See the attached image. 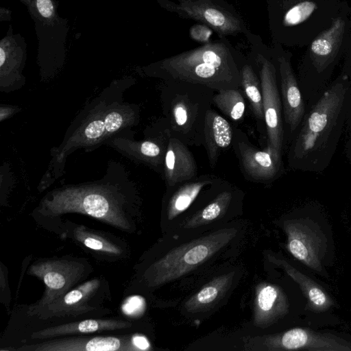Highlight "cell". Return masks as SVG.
<instances>
[{
  "mask_svg": "<svg viewBox=\"0 0 351 351\" xmlns=\"http://www.w3.org/2000/svg\"><path fill=\"white\" fill-rule=\"evenodd\" d=\"M349 94L346 80L338 81L314 105L291 138L287 156L291 169L321 172L327 168L341 136Z\"/></svg>",
  "mask_w": 351,
  "mask_h": 351,
  "instance_id": "1",
  "label": "cell"
},
{
  "mask_svg": "<svg viewBox=\"0 0 351 351\" xmlns=\"http://www.w3.org/2000/svg\"><path fill=\"white\" fill-rule=\"evenodd\" d=\"M113 89L108 88L88 104L71 125L62 143L52 151L49 169L40 184L61 176L66 158L77 149L91 150L115 136L125 134L139 121V108L121 100Z\"/></svg>",
  "mask_w": 351,
  "mask_h": 351,
  "instance_id": "2",
  "label": "cell"
},
{
  "mask_svg": "<svg viewBox=\"0 0 351 351\" xmlns=\"http://www.w3.org/2000/svg\"><path fill=\"white\" fill-rule=\"evenodd\" d=\"M115 178L77 184H67L48 193L38 210L45 215L81 213L99 219L123 230L130 223L126 211L129 206L126 182Z\"/></svg>",
  "mask_w": 351,
  "mask_h": 351,
  "instance_id": "3",
  "label": "cell"
},
{
  "mask_svg": "<svg viewBox=\"0 0 351 351\" xmlns=\"http://www.w3.org/2000/svg\"><path fill=\"white\" fill-rule=\"evenodd\" d=\"M279 225L286 236L285 247L312 274L326 280L336 263L332 226L324 209L308 204L285 215Z\"/></svg>",
  "mask_w": 351,
  "mask_h": 351,
  "instance_id": "4",
  "label": "cell"
},
{
  "mask_svg": "<svg viewBox=\"0 0 351 351\" xmlns=\"http://www.w3.org/2000/svg\"><path fill=\"white\" fill-rule=\"evenodd\" d=\"M243 61L228 45L213 43L168 58L152 72L163 80L202 84L215 91L241 88Z\"/></svg>",
  "mask_w": 351,
  "mask_h": 351,
  "instance_id": "5",
  "label": "cell"
},
{
  "mask_svg": "<svg viewBox=\"0 0 351 351\" xmlns=\"http://www.w3.org/2000/svg\"><path fill=\"white\" fill-rule=\"evenodd\" d=\"M164 81L162 110L171 136L188 146H202L204 120L216 91L198 84Z\"/></svg>",
  "mask_w": 351,
  "mask_h": 351,
  "instance_id": "6",
  "label": "cell"
},
{
  "mask_svg": "<svg viewBox=\"0 0 351 351\" xmlns=\"http://www.w3.org/2000/svg\"><path fill=\"white\" fill-rule=\"evenodd\" d=\"M237 233L236 228H223L170 249L149 267L148 285H162L197 268L220 252Z\"/></svg>",
  "mask_w": 351,
  "mask_h": 351,
  "instance_id": "7",
  "label": "cell"
},
{
  "mask_svg": "<svg viewBox=\"0 0 351 351\" xmlns=\"http://www.w3.org/2000/svg\"><path fill=\"white\" fill-rule=\"evenodd\" d=\"M271 261L295 281L306 301V313L309 326L324 328L341 324L335 314L339 305L331 292L311 272L297 267L280 255L270 256Z\"/></svg>",
  "mask_w": 351,
  "mask_h": 351,
  "instance_id": "8",
  "label": "cell"
},
{
  "mask_svg": "<svg viewBox=\"0 0 351 351\" xmlns=\"http://www.w3.org/2000/svg\"><path fill=\"white\" fill-rule=\"evenodd\" d=\"M244 192L236 185L221 178L204 189L190 213L182 223L184 230H191L238 214L242 208Z\"/></svg>",
  "mask_w": 351,
  "mask_h": 351,
  "instance_id": "9",
  "label": "cell"
},
{
  "mask_svg": "<svg viewBox=\"0 0 351 351\" xmlns=\"http://www.w3.org/2000/svg\"><path fill=\"white\" fill-rule=\"evenodd\" d=\"M256 62L263 93L265 148L274 156L282 158L286 133L277 68L261 54L257 56Z\"/></svg>",
  "mask_w": 351,
  "mask_h": 351,
  "instance_id": "10",
  "label": "cell"
},
{
  "mask_svg": "<svg viewBox=\"0 0 351 351\" xmlns=\"http://www.w3.org/2000/svg\"><path fill=\"white\" fill-rule=\"evenodd\" d=\"M170 131L163 117L147 127L145 138L135 141L123 135L110 140L107 145L134 162L143 164L162 176Z\"/></svg>",
  "mask_w": 351,
  "mask_h": 351,
  "instance_id": "11",
  "label": "cell"
},
{
  "mask_svg": "<svg viewBox=\"0 0 351 351\" xmlns=\"http://www.w3.org/2000/svg\"><path fill=\"white\" fill-rule=\"evenodd\" d=\"M269 350L351 351V335L330 329L296 326L267 340Z\"/></svg>",
  "mask_w": 351,
  "mask_h": 351,
  "instance_id": "12",
  "label": "cell"
},
{
  "mask_svg": "<svg viewBox=\"0 0 351 351\" xmlns=\"http://www.w3.org/2000/svg\"><path fill=\"white\" fill-rule=\"evenodd\" d=\"M232 148L241 172L247 181L269 184L284 172L282 158L274 156L266 148L263 150L258 149L247 134L236 126Z\"/></svg>",
  "mask_w": 351,
  "mask_h": 351,
  "instance_id": "13",
  "label": "cell"
},
{
  "mask_svg": "<svg viewBox=\"0 0 351 351\" xmlns=\"http://www.w3.org/2000/svg\"><path fill=\"white\" fill-rule=\"evenodd\" d=\"M280 94L282 105L286 136L289 139L299 128L305 114L304 104L289 59L285 56L277 59Z\"/></svg>",
  "mask_w": 351,
  "mask_h": 351,
  "instance_id": "14",
  "label": "cell"
},
{
  "mask_svg": "<svg viewBox=\"0 0 351 351\" xmlns=\"http://www.w3.org/2000/svg\"><path fill=\"white\" fill-rule=\"evenodd\" d=\"M34 275L41 278L46 285V291L40 304H51L77 281L82 269L75 263L48 261L34 265L31 268Z\"/></svg>",
  "mask_w": 351,
  "mask_h": 351,
  "instance_id": "15",
  "label": "cell"
},
{
  "mask_svg": "<svg viewBox=\"0 0 351 351\" xmlns=\"http://www.w3.org/2000/svg\"><path fill=\"white\" fill-rule=\"evenodd\" d=\"M221 178L213 174H202L167 188L163 201L167 219L171 221L189 210L202 191Z\"/></svg>",
  "mask_w": 351,
  "mask_h": 351,
  "instance_id": "16",
  "label": "cell"
},
{
  "mask_svg": "<svg viewBox=\"0 0 351 351\" xmlns=\"http://www.w3.org/2000/svg\"><path fill=\"white\" fill-rule=\"evenodd\" d=\"M173 8L180 15L202 22L219 34H233L241 31L237 18L210 1H184Z\"/></svg>",
  "mask_w": 351,
  "mask_h": 351,
  "instance_id": "17",
  "label": "cell"
},
{
  "mask_svg": "<svg viewBox=\"0 0 351 351\" xmlns=\"http://www.w3.org/2000/svg\"><path fill=\"white\" fill-rule=\"evenodd\" d=\"M19 350L35 351H116L138 350L133 337H73L46 341L21 348Z\"/></svg>",
  "mask_w": 351,
  "mask_h": 351,
  "instance_id": "18",
  "label": "cell"
},
{
  "mask_svg": "<svg viewBox=\"0 0 351 351\" xmlns=\"http://www.w3.org/2000/svg\"><path fill=\"white\" fill-rule=\"evenodd\" d=\"M234 125L212 107L208 110L204 124L202 146L210 167L215 168L221 154L232 147Z\"/></svg>",
  "mask_w": 351,
  "mask_h": 351,
  "instance_id": "19",
  "label": "cell"
},
{
  "mask_svg": "<svg viewBox=\"0 0 351 351\" xmlns=\"http://www.w3.org/2000/svg\"><path fill=\"white\" fill-rule=\"evenodd\" d=\"M188 147L179 139L171 137L162 176L166 189L198 176L196 160Z\"/></svg>",
  "mask_w": 351,
  "mask_h": 351,
  "instance_id": "20",
  "label": "cell"
},
{
  "mask_svg": "<svg viewBox=\"0 0 351 351\" xmlns=\"http://www.w3.org/2000/svg\"><path fill=\"white\" fill-rule=\"evenodd\" d=\"M345 29V22L337 17L331 26L311 43L310 56L317 72L321 73L335 60L340 48Z\"/></svg>",
  "mask_w": 351,
  "mask_h": 351,
  "instance_id": "21",
  "label": "cell"
},
{
  "mask_svg": "<svg viewBox=\"0 0 351 351\" xmlns=\"http://www.w3.org/2000/svg\"><path fill=\"white\" fill-rule=\"evenodd\" d=\"M241 88L247 100L261 134L265 136L263 93L258 74L251 64L244 63L241 70Z\"/></svg>",
  "mask_w": 351,
  "mask_h": 351,
  "instance_id": "22",
  "label": "cell"
},
{
  "mask_svg": "<svg viewBox=\"0 0 351 351\" xmlns=\"http://www.w3.org/2000/svg\"><path fill=\"white\" fill-rule=\"evenodd\" d=\"M130 323L113 319H85L42 330L34 333L32 337L43 339L58 335L76 333H91L97 331L125 328Z\"/></svg>",
  "mask_w": 351,
  "mask_h": 351,
  "instance_id": "23",
  "label": "cell"
},
{
  "mask_svg": "<svg viewBox=\"0 0 351 351\" xmlns=\"http://www.w3.org/2000/svg\"><path fill=\"white\" fill-rule=\"evenodd\" d=\"M232 276V274L220 276L206 284L186 302V308L196 313L211 307L231 284Z\"/></svg>",
  "mask_w": 351,
  "mask_h": 351,
  "instance_id": "24",
  "label": "cell"
},
{
  "mask_svg": "<svg viewBox=\"0 0 351 351\" xmlns=\"http://www.w3.org/2000/svg\"><path fill=\"white\" fill-rule=\"evenodd\" d=\"M213 106L230 120L239 121L245 113V97L241 88L223 89L215 93Z\"/></svg>",
  "mask_w": 351,
  "mask_h": 351,
  "instance_id": "25",
  "label": "cell"
},
{
  "mask_svg": "<svg viewBox=\"0 0 351 351\" xmlns=\"http://www.w3.org/2000/svg\"><path fill=\"white\" fill-rule=\"evenodd\" d=\"M74 236L90 249L114 254H119L121 252L117 246L111 242L99 235L87 232L82 227L77 228L74 231Z\"/></svg>",
  "mask_w": 351,
  "mask_h": 351,
  "instance_id": "26",
  "label": "cell"
},
{
  "mask_svg": "<svg viewBox=\"0 0 351 351\" xmlns=\"http://www.w3.org/2000/svg\"><path fill=\"white\" fill-rule=\"evenodd\" d=\"M317 8L311 1H304L291 8L285 14L283 23L286 26L298 25L306 21Z\"/></svg>",
  "mask_w": 351,
  "mask_h": 351,
  "instance_id": "27",
  "label": "cell"
},
{
  "mask_svg": "<svg viewBox=\"0 0 351 351\" xmlns=\"http://www.w3.org/2000/svg\"><path fill=\"white\" fill-rule=\"evenodd\" d=\"M99 280H93L84 283L83 285L68 292L62 298L60 304L62 307H76L88 297L98 287Z\"/></svg>",
  "mask_w": 351,
  "mask_h": 351,
  "instance_id": "28",
  "label": "cell"
},
{
  "mask_svg": "<svg viewBox=\"0 0 351 351\" xmlns=\"http://www.w3.org/2000/svg\"><path fill=\"white\" fill-rule=\"evenodd\" d=\"M144 301L139 297L131 298L123 306V309L127 314H134L143 309Z\"/></svg>",
  "mask_w": 351,
  "mask_h": 351,
  "instance_id": "29",
  "label": "cell"
},
{
  "mask_svg": "<svg viewBox=\"0 0 351 351\" xmlns=\"http://www.w3.org/2000/svg\"><path fill=\"white\" fill-rule=\"evenodd\" d=\"M38 10L40 14L45 17H50L53 12V5L51 0H37Z\"/></svg>",
  "mask_w": 351,
  "mask_h": 351,
  "instance_id": "30",
  "label": "cell"
},
{
  "mask_svg": "<svg viewBox=\"0 0 351 351\" xmlns=\"http://www.w3.org/2000/svg\"><path fill=\"white\" fill-rule=\"evenodd\" d=\"M21 109L18 106L10 105H1L0 106V120L3 121L16 114Z\"/></svg>",
  "mask_w": 351,
  "mask_h": 351,
  "instance_id": "31",
  "label": "cell"
},
{
  "mask_svg": "<svg viewBox=\"0 0 351 351\" xmlns=\"http://www.w3.org/2000/svg\"><path fill=\"white\" fill-rule=\"evenodd\" d=\"M133 341L138 350H147L149 347V343L147 339L141 335L133 337Z\"/></svg>",
  "mask_w": 351,
  "mask_h": 351,
  "instance_id": "32",
  "label": "cell"
},
{
  "mask_svg": "<svg viewBox=\"0 0 351 351\" xmlns=\"http://www.w3.org/2000/svg\"><path fill=\"white\" fill-rule=\"evenodd\" d=\"M5 52L2 47L0 48V66L1 67L5 62Z\"/></svg>",
  "mask_w": 351,
  "mask_h": 351,
  "instance_id": "33",
  "label": "cell"
}]
</instances>
